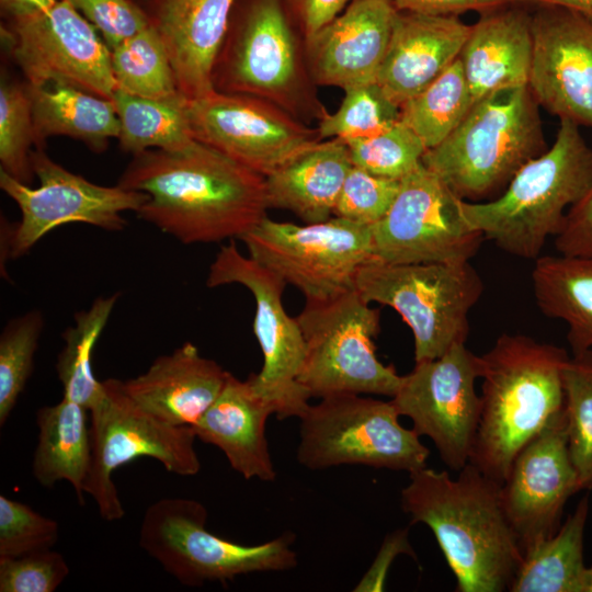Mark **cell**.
I'll use <instances>...</instances> for the list:
<instances>
[{
	"mask_svg": "<svg viewBox=\"0 0 592 592\" xmlns=\"http://www.w3.org/2000/svg\"><path fill=\"white\" fill-rule=\"evenodd\" d=\"M117 185L145 193L138 217L184 244L241 239L269 209L263 175L198 140L135 155Z\"/></svg>",
	"mask_w": 592,
	"mask_h": 592,
	"instance_id": "cell-1",
	"label": "cell"
},
{
	"mask_svg": "<svg viewBox=\"0 0 592 592\" xmlns=\"http://www.w3.org/2000/svg\"><path fill=\"white\" fill-rule=\"evenodd\" d=\"M400 504L411 524H425L434 534L456 591H510L524 553L505 514L499 482L471 463L456 478L424 466L409 473Z\"/></svg>",
	"mask_w": 592,
	"mask_h": 592,
	"instance_id": "cell-2",
	"label": "cell"
},
{
	"mask_svg": "<svg viewBox=\"0 0 592 592\" xmlns=\"http://www.w3.org/2000/svg\"><path fill=\"white\" fill-rule=\"evenodd\" d=\"M481 357L480 420L470 455L500 485L519 452L565 405L566 350L524 334H501Z\"/></svg>",
	"mask_w": 592,
	"mask_h": 592,
	"instance_id": "cell-3",
	"label": "cell"
},
{
	"mask_svg": "<svg viewBox=\"0 0 592 592\" xmlns=\"http://www.w3.org/2000/svg\"><path fill=\"white\" fill-rule=\"evenodd\" d=\"M591 184L592 148L579 125L560 119L551 147L526 162L500 195L463 200L462 210L474 229L505 253L536 260Z\"/></svg>",
	"mask_w": 592,
	"mask_h": 592,
	"instance_id": "cell-4",
	"label": "cell"
},
{
	"mask_svg": "<svg viewBox=\"0 0 592 592\" xmlns=\"http://www.w3.org/2000/svg\"><path fill=\"white\" fill-rule=\"evenodd\" d=\"M547 149L539 105L526 86L475 102L454 132L424 152L422 163L459 198L485 202Z\"/></svg>",
	"mask_w": 592,
	"mask_h": 592,
	"instance_id": "cell-5",
	"label": "cell"
},
{
	"mask_svg": "<svg viewBox=\"0 0 592 592\" xmlns=\"http://www.w3.org/2000/svg\"><path fill=\"white\" fill-rule=\"evenodd\" d=\"M304 39L282 0H247L214 71L215 90L265 100L304 122L327 112L312 91Z\"/></svg>",
	"mask_w": 592,
	"mask_h": 592,
	"instance_id": "cell-6",
	"label": "cell"
},
{
	"mask_svg": "<svg viewBox=\"0 0 592 592\" xmlns=\"http://www.w3.org/2000/svg\"><path fill=\"white\" fill-rule=\"evenodd\" d=\"M355 289L367 303L400 315L412 331L419 363L466 343L468 315L483 283L469 261L397 264L373 259L360 269Z\"/></svg>",
	"mask_w": 592,
	"mask_h": 592,
	"instance_id": "cell-7",
	"label": "cell"
},
{
	"mask_svg": "<svg viewBox=\"0 0 592 592\" xmlns=\"http://www.w3.org/2000/svg\"><path fill=\"white\" fill-rule=\"evenodd\" d=\"M207 510L197 500L163 498L145 511L139 546L186 587L231 581L254 572L285 571L297 565L293 534L243 545L206 527Z\"/></svg>",
	"mask_w": 592,
	"mask_h": 592,
	"instance_id": "cell-8",
	"label": "cell"
},
{
	"mask_svg": "<svg viewBox=\"0 0 592 592\" xmlns=\"http://www.w3.org/2000/svg\"><path fill=\"white\" fill-rule=\"evenodd\" d=\"M296 318L306 343L298 382L310 397L397 394L402 376L376 355L379 309L355 288L327 300H306Z\"/></svg>",
	"mask_w": 592,
	"mask_h": 592,
	"instance_id": "cell-9",
	"label": "cell"
},
{
	"mask_svg": "<svg viewBox=\"0 0 592 592\" xmlns=\"http://www.w3.org/2000/svg\"><path fill=\"white\" fill-rule=\"evenodd\" d=\"M391 400L340 394L320 398L299 418V464L321 470L343 465L411 473L426 466L430 449L399 422Z\"/></svg>",
	"mask_w": 592,
	"mask_h": 592,
	"instance_id": "cell-10",
	"label": "cell"
},
{
	"mask_svg": "<svg viewBox=\"0 0 592 592\" xmlns=\"http://www.w3.org/2000/svg\"><path fill=\"white\" fill-rule=\"evenodd\" d=\"M104 391L90 408L91 462L83 493L93 498L105 521L121 520L124 508L113 473L140 457L158 460L167 471L195 476L201 460L192 428L162 422L125 391L123 380H103Z\"/></svg>",
	"mask_w": 592,
	"mask_h": 592,
	"instance_id": "cell-11",
	"label": "cell"
},
{
	"mask_svg": "<svg viewBox=\"0 0 592 592\" xmlns=\"http://www.w3.org/2000/svg\"><path fill=\"white\" fill-rule=\"evenodd\" d=\"M39 185L32 187L0 170V189L18 205L21 218L1 224V270L8 259H18L52 230L70 223L88 224L109 231L125 228V212H135L147 200L143 192L119 185L95 184L48 157L43 149L31 153Z\"/></svg>",
	"mask_w": 592,
	"mask_h": 592,
	"instance_id": "cell-12",
	"label": "cell"
},
{
	"mask_svg": "<svg viewBox=\"0 0 592 592\" xmlns=\"http://www.w3.org/2000/svg\"><path fill=\"white\" fill-rule=\"evenodd\" d=\"M240 240L251 259L294 285L309 301L355 288L360 269L374 259L371 227L337 216L304 225L265 216Z\"/></svg>",
	"mask_w": 592,
	"mask_h": 592,
	"instance_id": "cell-13",
	"label": "cell"
},
{
	"mask_svg": "<svg viewBox=\"0 0 592 592\" xmlns=\"http://www.w3.org/2000/svg\"><path fill=\"white\" fill-rule=\"evenodd\" d=\"M227 284L244 286L255 300L253 332L263 365L248 378L280 420L300 418L311 398L298 382L306 343L297 318L288 316L282 303L286 283L230 242L220 247L206 277L210 288Z\"/></svg>",
	"mask_w": 592,
	"mask_h": 592,
	"instance_id": "cell-14",
	"label": "cell"
},
{
	"mask_svg": "<svg viewBox=\"0 0 592 592\" xmlns=\"http://www.w3.org/2000/svg\"><path fill=\"white\" fill-rule=\"evenodd\" d=\"M459 198L421 163L403 178L385 216L371 227L374 259L387 263L467 262L485 240Z\"/></svg>",
	"mask_w": 592,
	"mask_h": 592,
	"instance_id": "cell-15",
	"label": "cell"
},
{
	"mask_svg": "<svg viewBox=\"0 0 592 592\" xmlns=\"http://www.w3.org/2000/svg\"><path fill=\"white\" fill-rule=\"evenodd\" d=\"M481 373V357L459 343L437 358L415 363L391 398L399 414L411 419L420 436L431 439L455 471L470 459L481 413L475 386Z\"/></svg>",
	"mask_w": 592,
	"mask_h": 592,
	"instance_id": "cell-16",
	"label": "cell"
},
{
	"mask_svg": "<svg viewBox=\"0 0 592 592\" xmlns=\"http://www.w3.org/2000/svg\"><path fill=\"white\" fill-rule=\"evenodd\" d=\"M13 20L10 48L29 86L70 84L112 100L111 49L67 0Z\"/></svg>",
	"mask_w": 592,
	"mask_h": 592,
	"instance_id": "cell-17",
	"label": "cell"
},
{
	"mask_svg": "<svg viewBox=\"0 0 592 592\" xmlns=\"http://www.w3.org/2000/svg\"><path fill=\"white\" fill-rule=\"evenodd\" d=\"M187 112L195 140L263 177L321 140L317 128L252 95L214 90L189 100Z\"/></svg>",
	"mask_w": 592,
	"mask_h": 592,
	"instance_id": "cell-18",
	"label": "cell"
},
{
	"mask_svg": "<svg viewBox=\"0 0 592 592\" xmlns=\"http://www.w3.org/2000/svg\"><path fill=\"white\" fill-rule=\"evenodd\" d=\"M578 491L563 405L519 452L501 485L502 504L523 553L557 533L563 506Z\"/></svg>",
	"mask_w": 592,
	"mask_h": 592,
	"instance_id": "cell-19",
	"label": "cell"
},
{
	"mask_svg": "<svg viewBox=\"0 0 592 592\" xmlns=\"http://www.w3.org/2000/svg\"><path fill=\"white\" fill-rule=\"evenodd\" d=\"M530 9L532 95L559 119L592 128V20L554 5Z\"/></svg>",
	"mask_w": 592,
	"mask_h": 592,
	"instance_id": "cell-20",
	"label": "cell"
},
{
	"mask_svg": "<svg viewBox=\"0 0 592 592\" xmlns=\"http://www.w3.org/2000/svg\"><path fill=\"white\" fill-rule=\"evenodd\" d=\"M398 11L391 0H353L304 39L314 83L346 90L376 81Z\"/></svg>",
	"mask_w": 592,
	"mask_h": 592,
	"instance_id": "cell-21",
	"label": "cell"
},
{
	"mask_svg": "<svg viewBox=\"0 0 592 592\" xmlns=\"http://www.w3.org/2000/svg\"><path fill=\"white\" fill-rule=\"evenodd\" d=\"M469 32L457 15L398 11L376 82L401 107L458 58Z\"/></svg>",
	"mask_w": 592,
	"mask_h": 592,
	"instance_id": "cell-22",
	"label": "cell"
},
{
	"mask_svg": "<svg viewBox=\"0 0 592 592\" xmlns=\"http://www.w3.org/2000/svg\"><path fill=\"white\" fill-rule=\"evenodd\" d=\"M229 372L191 342L158 356L148 369L123 382L146 411L174 426L193 428L223 390Z\"/></svg>",
	"mask_w": 592,
	"mask_h": 592,
	"instance_id": "cell-23",
	"label": "cell"
},
{
	"mask_svg": "<svg viewBox=\"0 0 592 592\" xmlns=\"http://www.w3.org/2000/svg\"><path fill=\"white\" fill-rule=\"evenodd\" d=\"M237 0H162L157 26L179 91L189 100L215 90L214 71Z\"/></svg>",
	"mask_w": 592,
	"mask_h": 592,
	"instance_id": "cell-24",
	"label": "cell"
},
{
	"mask_svg": "<svg viewBox=\"0 0 592 592\" xmlns=\"http://www.w3.org/2000/svg\"><path fill=\"white\" fill-rule=\"evenodd\" d=\"M473 104L494 92L528 86L531 9L512 3L480 13L458 56Z\"/></svg>",
	"mask_w": 592,
	"mask_h": 592,
	"instance_id": "cell-25",
	"label": "cell"
},
{
	"mask_svg": "<svg viewBox=\"0 0 592 592\" xmlns=\"http://www.w3.org/2000/svg\"><path fill=\"white\" fill-rule=\"evenodd\" d=\"M272 414L249 378L240 380L229 373L223 390L192 429L196 439L219 448L244 479L273 481L276 471L265 436Z\"/></svg>",
	"mask_w": 592,
	"mask_h": 592,
	"instance_id": "cell-26",
	"label": "cell"
},
{
	"mask_svg": "<svg viewBox=\"0 0 592 592\" xmlns=\"http://www.w3.org/2000/svg\"><path fill=\"white\" fill-rule=\"evenodd\" d=\"M352 166L345 141L320 140L264 177L267 207L288 210L305 224L328 220Z\"/></svg>",
	"mask_w": 592,
	"mask_h": 592,
	"instance_id": "cell-27",
	"label": "cell"
},
{
	"mask_svg": "<svg viewBox=\"0 0 592 592\" xmlns=\"http://www.w3.org/2000/svg\"><path fill=\"white\" fill-rule=\"evenodd\" d=\"M27 86L34 145L44 146L47 138L67 136L102 152L111 138H117L119 122L112 100L70 84Z\"/></svg>",
	"mask_w": 592,
	"mask_h": 592,
	"instance_id": "cell-28",
	"label": "cell"
},
{
	"mask_svg": "<svg viewBox=\"0 0 592 592\" xmlns=\"http://www.w3.org/2000/svg\"><path fill=\"white\" fill-rule=\"evenodd\" d=\"M89 410L68 398L36 413L37 445L32 460L36 481L46 487L66 480L82 503L91 462Z\"/></svg>",
	"mask_w": 592,
	"mask_h": 592,
	"instance_id": "cell-29",
	"label": "cell"
},
{
	"mask_svg": "<svg viewBox=\"0 0 592 592\" xmlns=\"http://www.w3.org/2000/svg\"><path fill=\"white\" fill-rule=\"evenodd\" d=\"M532 287L540 311L562 320L572 354L592 350V255H539Z\"/></svg>",
	"mask_w": 592,
	"mask_h": 592,
	"instance_id": "cell-30",
	"label": "cell"
},
{
	"mask_svg": "<svg viewBox=\"0 0 592 592\" xmlns=\"http://www.w3.org/2000/svg\"><path fill=\"white\" fill-rule=\"evenodd\" d=\"M589 513L584 496L551 537L524 553L512 592H582L587 567L583 535Z\"/></svg>",
	"mask_w": 592,
	"mask_h": 592,
	"instance_id": "cell-31",
	"label": "cell"
},
{
	"mask_svg": "<svg viewBox=\"0 0 592 592\" xmlns=\"http://www.w3.org/2000/svg\"><path fill=\"white\" fill-rule=\"evenodd\" d=\"M112 101L119 122V146L133 156L151 149H179L195 140L189 99L182 93L145 98L117 88Z\"/></svg>",
	"mask_w": 592,
	"mask_h": 592,
	"instance_id": "cell-32",
	"label": "cell"
},
{
	"mask_svg": "<svg viewBox=\"0 0 592 592\" xmlns=\"http://www.w3.org/2000/svg\"><path fill=\"white\" fill-rule=\"evenodd\" d=\"M118 297L117 293L96 297L88 309L75 314L73 326L62 332L64 346L55 365L62 397L88 410L104 391L103 382L94 375L92 356Z\"/></svg>",
	"mask_w": 592,
	"mask_h": 592,
	"instance_id": "cell-33",
	"label": "cell"
},
{
	"mask_svg": "<svg viewBox=\"0 0 592 592\" xmlns=\"http://www.w3.org/2000/svg\"><path fill=\"white\" fill-rule=\"evenodd\" d=\"M473 99L459 58L400 107V119L428 149L447 138L460 124Z\"/></svg>",
	"mask_w": 592,
	"mask_h": 592,
	"instance_id": "cell-34",
	"label": "cell"
},
{
	"mask_svg": "<svg viewBox=\"0 0 592 592\" xmlns=\"http://www.w3.org/2000/svg\"><path fill=\"white\" fill-rule=\"evenodd\" d=\"M111 65L117 87L128 93L145 98H168L181 93L164 43L153 22L112 48Z\"/></svg>",
	"mask_w": 592,
	"mask_h": 592,
	"instance_id": "cell-35",
	"label": "cell"
},
{
	"mask_svg": "<svg viewBox=\"0 0 592 592\" xmlns=\"http://www.w3.org/2000/svg\"><path fill=\"white\" fill-rule=\"evenodd\" d=\"M568 451L580 491L592 490V350L572 354L562 372Z\"/></svg>",
	"mask_w": 592,
	"mask_h": 592,
	"instance_id": "cell-36",
	"label": "cell"
},
{
	"mask_svg": "<svg viewBox=\"0 0 592 592\" xmlns=\"http://www.w3.org/2000/svg\"><path fill=\"white\" fill-rule=\"evenodd\" d=\"M334 113L318 121L321 140L340 138L348 143L376 135L400 121V107L389 100L376 81L349 88Z\"/></svg>",
	"mask_w": 592,
	"mask_h": 592,
	"instance_id": "cell-37",
	"label": "cell"
},
{
	"mask_svg": "<svg viewBox=\"0 0 592 592\" xmlns=\"http://www.w3.org/2000/svg\"><path fill=\"white\" fill-rule=\"evenodd\" d=\"M44 316L30 310L10 320L0 335V425H4L30 379Z\"/></svg>",
	"mask_w": 592,
	"mask_h": 592,
	"instance_id": "cell-38",
	"label": "cell"
},
{
	"mask_svg": "<svg viewBox=\"0 0 592 592\" xmlns=\"http://www.w3.org/2000/svg\"><path fill=\"white\" fill-rule=\"evenodd\" d=\"M346 145L353 166L392 180H402L414 171L426 151L421 139L401 119L376 135Z\"/></svg>",
	"mask_w": 592,
	"mask_h": 592,
	"instance_id": "cell-39",
	"label": "cell"
},
{
	"mask_svg": "<svg viewBox=\"0 0 592 592\" xmlns=\"http://www.w3.org/2000/svg\"><path fill=\"white\" fill-rule=\"evenodd\" d=\"M34 145L33 117L27 86L7 79L0 86L1 170L30 184L33 177L31 146Z\"/></svg>",
	"mask_w": 592,
	"mask_h": 592,
	"instance_id": "cell-40",
	"label": "cell"
},
{
	"mask_svg": "<svg viewBox=\"0 0 592 592\" xmlns=\"http://www.w3.org/2000/svg\"><path fill=\"white\" fill-rule=\"evenodd\" d=\"M59 525L25 503L0 496V558L52 549Z\"/></svg>",
	"mask_w": 592,
	"mask_h": 592,
	"instance_id": "cell-41",
	"label": "cell"
},
{
	"mask_svg": "<svg viewBox=\"0 0 592 592\" xmlns=\"http://www.w3.org/2000/svg\"><path fill=\"white\" fill-rule=\"evenodd\" d=\"M401 180L374 175L352 166L341 189L333 216L372 227L394 202Z\"/></svg>",
	"mask_w": 592,
	"mask_h": 592,
	"instance_id": "cell-42",
	"label": "cell"
},
{
	"mask_svg": "<svg viewBox=\"0 0 592 592\" xmlns=\"http://www.w3.org/2000/svg\"><path fill=\"white\" fill-rule=\"evenodd\" d=\"M69 571L64 556L52 549L0 558V592H53Z\"/></svg>",
	"mask_w": 592,
	"mask_h": 592,
	"instance_id": "cell-43",
	"label": "cell"
},
{
	"mask_svg": "<svg viewBox=\"0 0 592 592\" xmlns=\"http://www.w3.org/2000/svg\"><path fill=\"white\" fill-rule=\"evenodd\" d=\"M95 30L110 49L134 36L151 22L130 0H67Z\"/></svg>",
	"mask_w": 592,
	"mask_h": 592,
	"instance_id": "cell-44",
	"label": "cell"
},
{
	"mask_svg": "<svg viewBox=\"0 0 592 592\" xmlns=\"http://www.w3.org/2000/svg\"><path fill=\"white\" fill-rule=\"evenodd\" d=\"M555 247L560 254L592 255V184L566 214Z\"/></svg>",
	"mask_w": 592,
	"mask_h": 592,
	"instance_id": "cell-45",
	"label": "cell"
},
{
	"mask_svg": "<svg viewBox=\"0 0 592 592\" xmlns=\"http://www.w3.org/2000/svg\"><path fill=\"white\" fill-rule=\"evenodd\" d=\"M303 39L339 15L353 0H282Z\"/></svg>",
	"mask_w": 592,
	"mask_h": 592,
	"instance_id": "cell-46",
	"label": "cell"
},
{
	"mask_svg": "<svg viewBox=\"0 0 592 592\" xmlns=\"http://www.w3.org/2000/svg\"><path fill=\"white\" fill-rule=\"evenodd\" d=\"M399 11L431 15H457L468 11L479 14L515 3L516 0H391Z\"/></svg>",
	"mask_w": 592,
	"mask_h": 592,
	"instance_id": "cell-47",
	"label": "cell"
},
{
	"mask_svg": "<svg viewBox=\"0 0 592 592\" xmlns=\"http://www.w3.org/2000/svg\"><path fill=\"white\" fill-rule=\"evenodd\" d=\"M412 554L408 542V530H397L388 534L367 573L356 584L354 591H382L386 573L398 554Z\"/></svg>",
	"mask_w": 592,
	"mask_h": 592,
	"instance_id": "cell-48",
	"label": "cell"
},
{
	"mask_svg": "<svg viewBox=\"0 0 592 592\" xmlns=\"http://www.w3.org/2000/svg\"><path fill=\"white\" fill-rule=\"evenodd\" d=\"M58 0H1V5L13 19L27 16L43 11Z\"/></svg>",
	"mask_w": 592,
	"mask_h": 592,
	"instance_id": "cell-49",
	"label": "cell"
},
{
	"mask_svg": "<svg viewBox=\"0 0 592 592\" xmlns=\"http://www.w3.org/2000/svg\"><path fill=\"white\" fill-rule=\"evenodd\" d=\"M516 2L527 7H559L592 20V0H516Z\"/></svg>",
	"mask_w": 592,
	"mask_h": 592,
	"instance_id": "cell-50",
	"label": "cell"
},
{
	"mask_svg": "<svg viewBox=\"0 0 592 592\" xmlns=\"http://www.w3.org/2000/svg\"><path fill=\"white\" fill-rule=\"evenodd\" d=\"M582 592H592V566L585 569Z\"/></svg>",
	"mask_w": 592,
	"mask_h": 592,
	"instance_id": "cell-51",
	"label": "cell"
}]
</instances>
